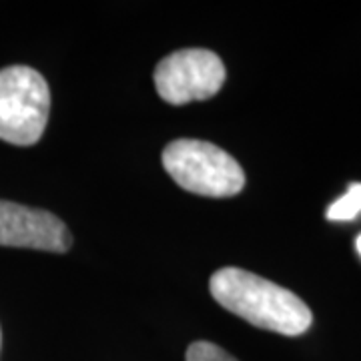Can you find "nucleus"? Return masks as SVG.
Listing matches in <instances>:
<instances>
[{
  "instance_id": "obj_5",
  "label": "nucleus",
  "mask_w": 361,
  "mask_h": 361,
  "mask_svg": "<svg viewBox=\"0 0 361 361\" xmlns=\"http://www.w3.org/2000/svg\"><path fill=\"white\" fill-rule=\"evenodd\" d=\"M0 245L66 253L73 237L65 223L49 211L0 201Z\"/></svg>"
},
{
  "instance_id": "obj_6",
  "label": "nucleus",
  "mask_w": 361,
  "mask_h": 361,
  "mask_svg": "<svg viewBox=\"0 0 361 361\" xmlns=\"http://www.w3.org/2000/svg\"><path fill=\"white\" fill-rule=\"evenodd\" d=\"M361 213V183H351L348 193L339 197L327 209L325 217L329 221H351Z\"/></svg>"
},
{
  "instance_id": "obj_7",
  "label": "nucleus",
  "mask_w": 361,
  "mask_h": 361,
  "mask_svg": "<svg viewBox=\"0 0 361 361\" xmlns=\"http://www.w3.org/2000/svg\"><path fill=\"white\" fill-rule=\"evenodd\" d=\"M187 361H239L227 353L225 349L211 343V341H195L185 353Z\"/></svg>"
},
{
  "instance_id": "obj_9",
  "label": "nucleus",
  "mask_w": 361,
  "mask_h": 361,
  "mask_svg": "<svg viewBox=\"0 0 361 361\" xmlns=\"http://www.w3.org/2000/svg\"><path fill=\"white\" fill-rule=\"evenodd\" d=\"M0 343H2V334H0Z\"/></svg>"
},
{
  "instance_id": "obj_3",
  "label": "nucleus",
  "mask_w": 361,
  "mask_h": 361,
  "mask_svg": "<svg viewBox=\"0 0 361 361\" xmlns=\"http://www.w3.org/2000/svg\"><path fill=\"white\" fill-rule=\"evenodd\" d=\"M51 113V90L30 66L0 71V139L18 147L40 141Z\"/></svg>"
},
{
  "instance_id": "obj_2",
  "label": "nucleus",
  "mask_w": 361,
  "mask_h": 361,
  "mask_svg": "<svg viewBox=\"0 0 361 361\" xmlns=\"http://www.w3.org/2000/svg\"><path fill=\"white\" fill-rule=\"evenodd\" d=\"M163 167L180 189L201 197H235L245 187L241 165L213 142L197 139L169 142L163 151Z\"/></svg>"
},
{
  "instance_id": "obj_4",
  "label": "nucleus",
  "mask_w": 361,
  "mask_h": 361,
  "mask_svg": "<svg viewBox=\"0 0 361 361\" xmlns=\"http://www.w3.org/2000/svg\"><path fill=\"white\" fill-rule=\"evenodd\" d=\"M225 65L219 54L205 49L171 52L155 68L159 97L169 104H187L213 99L225 82Z\"/></svg>"
},
{
  "instance_id": "obj_8",
  "label": "nucleus",
  "mask_w": 361,
  "mask_h": 361,
  "mask_svg": "<svg viewBox=\"0 0 361 361\" xmlns=\"http://www.w3.org/2000/svg\"><path fill=\"white\" fill-rule=\"evenodd\" d=\"M355 247H357V253H360V257H361V235L355 239Z\"/></svg>"
},
{
  "instance_id": "obj_1",
  "label": "nucleus",
  "mask_w": 361,
  "mask_h": 361,
  "mask_svg": "<svg viewBox=\"0 0 361 361\" xmlns=\"http://www.w3.org/2000/svg\"><path fill=\"white\" fill-rule=\"evenodd\" d=\"M209 289L221 307L259 329L295 337L305 334L313 313L299 297L281 285L239 267H225L211 275Z\"/></svg>"
}]
</instances>
